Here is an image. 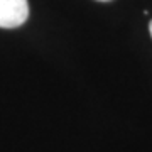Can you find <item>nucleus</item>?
I'll return each mask as SVG.
<instances>
[{
	"mask_svg": "<svg viewBox=\"0 0 152 152\" xmlns=\"http://www.w3.org/2000/svg\"><path fill=\"white\" fill-rule=\"evenodd\" d=\"M98 2H110V0H98Z\"/></svg>",
	"mask_w": 152,
	"mask_h": 152,
	"instance_id": "nucleus-3",
	"label": "nucleus"
},
{
	"mask_svg": "<svg viewBox=\"0 0 152 152\" xmlns=\"http://www.w3.org/2000/svg\"><path fill=\"white\" fill-rule=\"evenodd\" d=\"M149 31H151V36H152V20H151V24H149Z\"/></svg>",
	"mask_w": 152,
	"mask_h": 152,
	"instance_id": "nucleus-2",
	"label": "nucleus"
},
{
	"mask_svg": "<svg viewBox=\"0 0 152 152\" xmlns=\"http://www.w3.org/2000/svg\"><path fill=\"white\" fill-rule=\"evenodd\" d=\"M29 17L27 0H0V29L20 27Z\"/></svg>",
	"mask_w": 152,
	"mask_h": 152,
	"instance_id": "nucleus-1",
	"label": "nucleus"
}]
</instances>
